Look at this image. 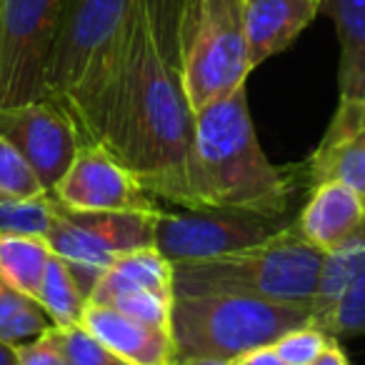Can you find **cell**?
Segmentation results:
<instances>
[{
    "instance_id": "22",
    "label": "cell",
    "mask_w": 365,
    "mask_h": 365,
    "mask_svg": "<svg viewBox=\"0 0 365 365\" xmlns=\"http://www.w3.org/2000/svg\"><path fill=\"white\" fill-rule=\"evenodd\" d=\"M48 195L28 158L0 135V200H31Z\"/></svg>"
},
{
    "instance_id": "16",
    "label": "cell",
    "mask_w": 365,
    "mask_h": 365,
    "mask_svg": "<svg viewBox=\"0 0 365 365\" xmlns=\"http://www.w3.org/2000/svg\"><path fill=\"white\" fill-rule=\"evenodd\" d=\"M158 293L175 298V285H173V263L155 248H138L130 253H123L110 263V268L103 270L98 283L93 285L88 303L108 305L113 298L125 293Z\"/></svg>"
},
{
    "instance_id": "28",
    "label": "cell",
    "mask_w": 365,
    "mask_h": 365,
    "mask_svg": "<svg viewBox=\"0 0 365 365\" xmlns=\"http://www.w3.org/2000/svg\"><path fill=\"white\" fill-rule=\"evenodd\" d=\"M233 365H283V360L273 345H263V348L248 350L240 358H235Z\"/></svg>"
},
{
    "instance_id": "10",
    "label": "cell",
    "mask_w": 365,
    "mask_h": 365,
    "mask_svg": "<svg viewBox=\"0 0 365 365\" xmlns=\"http://www.w3.org/2000/svg\"><path fill=\"white\" fill-rule=\"evenodd\" d=\"M53 198L73 210H160V200L106 145H81Z\"/></svg>"
},
{
    "instance_id": "30",
    "label": "cell",
    "mask_w": 365,
    "mask_h": 365,
    "mask_svg": "<svg viewBox=\"0 0 365 365\" xmlns=\"http://www.w3.org/2000/svg\"><path fill=\"white\" fill-rule=\"evenodd\" d=\"M173 365H233V360H220V358H178Z\"/></svg>"
},
{
    "instance_id": "25",
    "label": "cell",
    "mask_w": 365,
    "mask_h": 365,
    "mask_svg": "<svg viewBox=\"0 0 365 365\" xmlns=\"http://www.w3.org/2000/svg\"><path fill=\"white\" fill-rule=\"evenodd\" d=\"M325 333L335 335V338H358L365 335V270L353 288L345 293V298L338 303L335 313L330 315Z\"/></svg>"
},
{
    "instance_id": "21",
    "label": "cell",
    "mask_w": 365,
    "mask_h": 365,
    "mask_svg": "<svg viewBox=\"0 0 365 365\" xmlns=\"http://www.w3.org/2000/svg\"><path fill=\"white\" fill-rule=\"evenodd\" d=\"M48 328H53V320L46 308L0 275V340L21 345L38 338Z\"/></svg>"
},
{
    "instance_id": "26",
    "label": "cell",
    "mask_w": 365,
    "mask_h": 365,
    "mask_svg": "<svg viewBox=\"0 0 365 365\" xmlns=\"http://www.w3.org/2000/svg\"><path fill=\"white\" fill-rule=\"evenodd\" d=\"M63 350H66L68 365H130L108 350L98 338H93L83 325L63 330Z\"/></svg>"
},
{
    "instance_id": "29",
    "label": "cell",
    "mask_w": 365,
    "mask_h": 365,
    "mask_svg": "<svg viewBox=\"0 0 365 365\" xmlns=\"http://www.w3.org/2000/svg\"><path fill=\"white\" fill-rule=\"evenodd\" d=\"M313 365H350V358L343 345L338 343V338H330V343L325 345L323 353L315 358Z\"/></svg>"
},
{
    "instance_id": "9",
    "label": "cell",
    "mask_w": 365,
    "mask_h": 365,
    "mask_svg": "<svg viewBox=\"0 0 365 365\" xmlns=\"http://www.w3.org/2000/svg\"><path fill=\"white\" fill-rule=\"evenodd\" d=\"M293 215H268L245 208H163L155 248L170 263L205 260L263 243L293 223Z\"/></svg>"
},
{
    "instance_id": "8",
    "label": "cell",
    "mask_w": 365,
    "mask_h": 365,
    "mask_svg": "<svg viewBox=\"0 0 365 365\" xmlns=\"http://www.w3.org/2000/svg\"><path fill=\"white\" fill-rule=\"evenodd\" d=\"M63 0H0V110L46 96Z\"/></svg>"
},
{
    "instance_id": "3",
    "label": "cell",
    "mask_w": 365,
    "mask_h": 365,
    "mask_svg": "<svg viewBox=\"0 0 365 365\" xmlns=\"http://www.w3.org/2000/svg\"><path fill=\"white\" fill-rule=\"evenodd\" d=\"M133 0H63L46 101L73 120L81 145H103L128 48Z\"/></svg>"
},
{
    "instance_id": "14",
    "label": "cell",
    "mask_w": 365,
    "mask_h": 365,
    "mask_svg": "<svg viewBox=\"0 0 365 365\" xmlns=\"http://www.w3.org/2000/svg\"><path fill=\"white\" fill-rule=\"evenodd\" d=\"M320 13V0H245V46L250 71L288 51Z\"/></svg>"
},
{
    "instance_id": "4",
    "label": "cell",
    "mask_w": 365,
    "mask_h": 365,
    "mask_svg": "<svg viewBox=\"0 0 365 365\" xmlns=\"http://www.w3.org/2000/svg\"><path fill=\"white\" fill-rule=\"evenodd\" d=\"M325 253L303 238L295 220L263 243L205 260L173 263L175 295L233 293L275 303H313Z\"/></svg>"
},
{
    "instance_id": "6",
    "label": "cell",
    "mask_w": 365,
    "mask_h": 365,
    "mask_svg": "<svg viewBox=\"0 0 365 365\" xmlns=\"http://www.w3.org/2000/svg\"><path fill=\"white\" fill-rule=\"evenodd\" d=\"M245 0H182L178 13V51L190 110L245 86L250 71L245 46Z\"/></svg>"
},
{
    "instance_id": "23",
    "label": "cell",
    "mask_w": 365,
    "mask_h": 365,
    "mask_svg": "<svg viewBox=\"0 0 365 365\" xmlns=\"http://www.w3.org/2000/svg\"><path fill=\"white\" fill-rule=\"evenodd\" d=\"M53 215H56V198L51 193L31 200H0V233L46 238Z\"/></svg>"
},
{
    "instance_id": "24",
    "label": "cell",
    "mask_w": 365,
    "mask_h": 365,
    "mask_svg": "<svg viewBox=\"0 0 365 365\" xmlns=\"http://www.w3.org/2000/svg\"><path fill=\"white\" fill-rule=\"evenodd\" d=\"M330 338H335V335L325 333L323 328L308 320V323L288 330L283 338L275 340L273 348L278 350L283 365H313L315 358L330 343Z\"/></svg>"
},
{
    "instance_id": "15",
    "label": "cell",
    "mask_w": 365,
    "mask_h": 365,
    "mask_svg": "<svg viewBox=\"0 0 365 365\" xmlns=\"http://www.w3.org/2000/svg\"><path fill=\"white\" fill-rule=\"evenodd\" d=\"M365 220V195L343 180L318 182L310 190L305 208L295 215V225L318 250L338 248Z\"/></svg>"
},
{
    "instance_id": "18",
    "label": "cell",
    "mask_w": 365,
    "mask_h": 365,
    "mask_svg": "<svg viewBox=\"0 0 365 365\" xmlns=\"http://www.w3.org/2000/svg\"><path fill=\"white\" fill-rule=\"evenodd\" d=\"M320 13L338 33L340 98L365 96V0H320Z\"/></svg>"
},
{
    "instance_id": "20",
    "label": "cell",
    "mask_w": 365,
    "mask_h": 365,
    "mask_svg": "<svg viewBox=\"0 0 365 365\" xmlns=\"http://www.w3.org/2000/svg\"><path fill=\"white\" fill-rule=\"evenodd\" d=\"M38 303L46 308V313L51 315L56 328L71 330L83 325V315H86L88 308V295L81 288L78 278L73 275L71 265L63 258H58L56 253H53L46 275H43Z\"/></svg>"
},
{
    "instance_id": "13",
    "label": "cell",
    "mask_w": 365,
    "mask_h": 365,
    "mask_svg": "<svg viewBox=\"0 0 365 365\" xmlns=\"http://www.w3.org/2000/svg\"><path fill=\"white\" fill-rule=\"evenodd\" d=\"M83 328L130 365H173L178 360L170 328L143 323L110 305L88 303Z\"/></svg>"
},
{
    "instance_id": "19",
    "label": "cell",
    "mask_w": 365,
    "mask_h": 365,
    "mask_svg": "<svg viewBox=\"0 0 365 365\" xmlns=\"http://www.w3.org/2000/svg\"><path fill=\"white\" fill-rule=\"evenodd\" d=\"M53 258V250L43 235H16L0 233V275L38 300L43 275Z\"/></svg>"
},
{
    "instance_id": "1",
    "label": "cell",
    "mask_w": 365,
    "mask_h": 365,
    "mask_svg": "<svg viewBox=\"0 0 365 365\" xmlns=\"http://www.w3.org/2000/svg\"><path fill=\"white\" fill-rule=\"evenodd\" d=\"M180 3L133 0L125 61L103 140L173 208L185 205V165L195 130L178 51Z\"/></svg>"
},
{
    "instance_id": "5",
    "label": "cell",
    "mask_w": 365,
    "mask_h": 365,
    "mask_svg": "<svg viewBox=\"0 0 365 365\" xmlns=\"http://www.w3.org/2000/svg\"><path fill=\"white\" fill-rule=\"evenodd\" d=\"M308 320V305L233 293H195L175 295L170 330L178 358L235 360L248 350L273 345Z\"/></svg>"
},
{
    "instance_id": "2",
    "label": "cell",
    "mask_w": 365,
    "mask_h": 365,
    "mask_svg": "<svg viewBox=\"0 0 365 365\" xmlns=\"http://www.w3.org/2000/svg\"><path fill=\"white\" fill-rule=\"evenodd\" d=\"M305 165H275L263 153L248 108V88L195 113L182 208H245L288 215Z\"/></svg>"
},
{
    "instance_id": "7",
    "label": "cell",
    "mask_w": 365,
    "mask_h": 365,
    "mask_svg": "<svg viewBox=\"0 0 365 365\" xmlns=\"http://www.w3.org/2000/svg\"><path fill=\"white\" fill-rule=\"evenodd\" d=\"M160 210H73L56 200L46 240L51 250L71 265L73 275L91 298L93 285L115 258L155 245Z\"/></svg>"
},
{
    "instance_id": "27",
    "label": "cell",
    "mask_w": 365,
    "mask_h": 365,
    "mask_svg": "<svg viewBox=\"0 0 365 365\" xmlns=\"http://www.w3.org/2000/svg\"><path fill=\"white\" fill-rule=\"evenodd\" d=\"M18 365H68L66 350H63V330L48 328L38 338L16 345Z\"/></svg>"
},
{
    "instance_id": "11",
    "label": "cell",
    "mask_w": 365,
    "mask_h": 365,
    "mask_svg": "<svg viewBox=\"0 0 365 365\" xmlns=\"http://www.w3.org/2000/svg\"><path fill=\"white\" fill-rule=\"evenodd\" d=\"M0 135L28 158L48 193L61 182L81 148L73 120L46 98L0 110Z\"/></svg>"
},
{
    "instance_id": "17",
    "label": "cell",
    "mask_w": 365,
    "mask_h": 365,
    "mask_svg": "<svg viewBox=\"0 0 365 365\" xmlns=\"http://www.w3.org/2000/svg\"><path fill=\"white\" fill-rule=\"evenodd\" d=\"M365 270V220L338 248L328 250L320 265L318 285L310 303V323L325 330L330 315Z\"/></svg>"
},
{
    "instance_id": "12",
    "label": "cell",
    "mask_w": 365,
    "mask_h": 365,
    "mask_svg": "<svg viewBox=\"0 0 365 365\" xmlns=\"http://www.w3.org/2000/svg\"><path fill=\"white\" fill-rule=\"evenodd\" d=\"M305 180L310 188L343 180L365 195V96L338 101L328 130L305 160Z\"/></svg>"
},
{
    "instance_id": "31",
    "label": "cell",
    "mask_w": 365,
    "mask_h": 365,
    "mask_svg": "<svg viewBox=\"0 0 365 365\" xmlns=\"http://www.w3.org/2000/svg\"><path fill=\"white\" fill-rule=\"evenodd\" d=\"M0 365H18L16 345H8L6 340H0Z\"/></svg>"
}]
</instances>
